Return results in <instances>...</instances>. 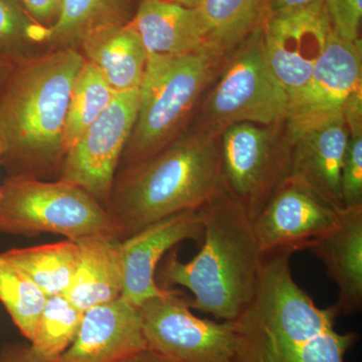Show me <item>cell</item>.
Wrapping results in <instances>:
<instances>
[{
    "instance_id": "d590c367",
    "label": "cell",
    "mask_w": 362,
    "mask_h": 362,
    "mask_svg": "<svg viewBox=\"0 0 362 362\" xmlns=\"http://www.w3.org/2000/svg\"><path fill=\"white\" fill-rule=\"evenodd\" d=\"M0 153H1V150H0Z\"/></svg>"
},
{
    "instance_id": "2e32d148",
    "label": "cell",
    "mask_w": 362,
    "mask_h": 362,
    "mask_svg": "<svg viewBox=\"0 0 362 362\" xmlns=\"http://www.w3.org/2000/svg\"><path fill=\"white\" fill-rule=\"evenodd\" d=\"M349 139L344 117H339L311 128L289 143V175L337 209H343L340 176Z\"/></svg>"
},
{
    "instance_id": "83f0119b",
    "label": "cell",
    "mask_w": 362,
    "mask_h": 362,
    "mask_svg": "<svg viewBox=\"0 0 362 362\" xmlns=\"http://www.w3.org/2000/svg\"><path fill=\"white\" fill-rule=\"evenodd\" d=\"M340 185L343 209L362 206V131L349 133Z\"/></svg>"
},
{
    "instance_id": "603a6c76",
    "label": "cell",
    "mask_w": 362,
    "mask_h": 362,
    "mask_svg": "<svg viewBox=\"0 0 362 362\" xmlns=\"http://www.w3.org/2000/svg\"><path fill=\"white\" fill-rule=\"evenodd\" d=\"M1 255L21 269L47 297L66 294L80 257L77 243L70 240L11 249Z\"/></svg>"
},
{
    "instance_id": "f546056e",
    "label": "cell",
    "mask_w": 362,
    "mask_h": 362,
    "mask_svg": "<svg viewBox=\"0 0 362 362\" xmlns=\"http://www.w3.org/2000/svg\"><path fill=\"white\" fill-rule=\"evenodd\" d=\"M26 13L39 23L49 28L58 21L63 0H21Z\"/></svg>"
},
{
    "instance_id": "4fadbf2b",
    "label": "cell",
    "mask_w": 362,
    "mask_h": 362,
    "mask_svg": "<svg viewBox=\"0 0 362 362\" xmlns=\"http://www.w3.org/2000/svg\"><path fill=\"white\" fill-rule=\"evenodd\" d=\"M339 209L324 202L311 188L288 175L258 216L252 230L263 256L271 252L306 250L316 238L332 230Z\"/></svg>"
},
{
    "instance_id": "6da1fadb",
    "label": "cell",
    "mask_w": 362,
    "mask_h": 362,
    "mask_svg": "<svg viewBox=\"0 0 362 362\" xmlns=\"http://www.w3.org/2000/svg\"><path fill=\"white\" fill-rule=\"evenodd\" d=\"M292 251L265 255L251 303L235 319L233 362H345L356 332H338L337 307L319 308L293 278Z\"/></svg>"
},
{
    "instance_id": "cb8c5ba5",
    "label": "cell",
    "mask_w": 362,
    "mask_h": 362,
    "mask_svg": "<svg viewBox=\"0 0 362 362\" xmlns=\"http://www.w3.org/2000/svg\"><path fill=\"white\" fill-rule=\"evenodd\" d=\"M83 316L84 311L71 303L66 295L47 297L28 341L35 354L45 361H59L77 337Z\"/></svg>"
},
{
    "instance_id": "d6986e66",
    "label": "cell",
    "mask_w": 362,
    "mask_h": 362,
    "mask_svg": "<svg viewBox=\"0 0 362 362\" xmlns=\"http://www.w3.org/2000/svg\"><path fill=\"white\" fill-rule=\"evenodd\" d=\"M131 25L148 54L181 56L206 51L197 8L170 0H140Z\"/></svg>"
},
{
    "instance_id": "277c9868",
    "label": "cell",
    "mask_w": 362,
    "mask_h": 362,
    "mask_svg": "<svg viewBox=\"0 0 362 362\" xmlns=\"http://www.w3.org/2000/svg\"><path fill=\"white\" fill-rule=\"evenodd\" d=\"M223 190L220 142L195 130L117 171L106 209L125 240L173 214L201 209Z\"/></svg>"
},
{
    "instance_id": "e0dca14e",
    "label": "cell",
    "mask_w": 362,
    "mask_h": 362,
    "mask_svg": "<svg viewBox=\"0 0 362 362\" xmlns=\"http://www.w3.org/2000/svg\"><path fill=\"white\" fill-rule=\"evenodd\" d=\"M306 250L313 252L337 284L339 315L362 306V206L339 209L337 226L316 238Z\"/></svg>"
},
{
    "instance_id": "44dd1931",
    "label": "cell",
    "mask_w": 362,
    "mask_h": 362,
    "mask_svg": "<svg viewBox=\"0 0 362 362\" xmlns=\"http://www.w3.org/2000/svg\"><path fill=\"white\" fill-rule=\"evenodd\" d=\"M138 6L137 0H63L58 21L47 28L45 49H78L90 33L131 23Z\"/></svg>"
},
{
    "instance_id": "7c38bea8",
    "label": "cell",
    "mask_w": 362,
    "mask_h": 362,
    "mask_svg": "<svg viewBox=\"0 0 362 362\" xmlns=\"http://www.w3.org/2000/svg\"><path fill=\"white\" fill-rule=\"evenodd\" d=\"M331 33L332 25L324 0L303 8L265 16L266 59L289 99L308 82Z\"/></svg>"
},
{
    "instance_id": "4316f807",
    "label": "cell",
    "mask_w": 362,
    "mask_h": 362,
    "mask_svg": "<svg viewBox=\"0 0 362 362\" xmlns=\"http://www.w3.org/2000/svg\"><path fill=\"white\" fill-rule=\"evenodd\" d=\"M47 296L18 267L0 254V302L30 341Z\"/></svg>"
},
{
    "instance_id": "8d00e7d4",
    "label": "cell",
    "mask_w": 362,
    "mask_h": 362,
    "mask_svg": "<svg viewBox=\"0 0 362 362\" xmlns=\"http://www.w3.org/2000/svg\"><path fill=\"white\" fill-rule=\"evenodd\" d=\"M170 1H173V0H170Z\"/></svg>"
},
{
    "instance_id": "ba28073f",
    "label": "cell",
    "mask_w": 362,
    "mask_h": 362,
    "mask_svg": "<svg viewBox=\"0 0 362 362\" xmlns=\"http://www.w3.org/2000/svg\"><path fill=\"white\" fill-rule=\"evenodd\" d=\"M276 126L242 122L223 131V185L251 220L289 175L290 145L279 139Z\"/></svg>"
},
{
    "instance_id": "836d02e7",
    "label": "cell",
    "mask_w": 362,
    "mask_h": 362,
    "mask_svg": "<svg viewBox=\"0 0 362 362\" xmlns=\"http://www.w3.org/2000/svg\"><path fill=\"white\" fill-rule=\"evenodd\" d=\"M14 66H16L14 64L0 57V88L4 84L8 76L11 75Z\"/></svg>"
},
{
    "instance_id": "9a60e30c",
    "label": "cell",
    "mask_w": 362,
    "mask_h": 362,
    "mask_svg": "<svg viewBox=\"0 0 362 362\" xmlns=\"http://www.w3.org/2000/svg\"><path fill=\"white\" fill-rule=\"evenodd\" d=\"M147 349L139 309L120 297L84 312L77 337L58 362H121Z\"/></svg>"
},
{
    "instance_id": "484cf974",
    "label": "cell",
    "mask_w": 362,
    "mask_h": 362,
    "mask_svg": "<svg viewBox=\"0 0 362 362\" xmlns=\"http://www.w3.org/2000/svg\"><path fill=\"white\" fill-rule=\"evenodd\" d=\"M47 28L30 16L21 0H0V57L14 65L47 52Z\"/></svg>"
},
{
    "instance_id": "d4e9b609",
    "label": "cell",
    "mask_w": 362,
    "mask_h": 362,
    "mask_svg": "<svg viewBox=\"0 0 362 362\" xmlns=\"http://www.w3.org/2000/svg\"><path fill=\"white\" fill-rule=\"evenodd\" d=\"M115 95L101 73L84 61L69 100L65 134L66 151L106 110Z\"/></svg>"
},
{
    "instance_id": "9c48e42d",
    "label": "cell",
    "mask_w": 362,
    "mask_h": 362,
    "mask_svg": "<svg viewBox=\"0 0 362 362\" xmlns=\"http://www.w3.org/2000/svg\"><path fill=\"white\" fill-rule=\"evenodd\" d=\"M147 347L173 362H233V321L202 319L190 311L187 299L171 290L139 307Z\"/></svg>"
},
{
    "instance_id": "4dcf8cb0",
    "label": "cell",
    "mask_w": 362,
    "mask_h": 362,
    "mask_svg": "<svg viewBox=\"0 0 362 362\" xmlns=\"http://www.w3.org/2000/svg\"><path fill=\"white\" fill-rule=\"evenodd\" d=\"M0 362H58L49 361L35 354L30 343L11 342L0 347Z\"/></svg>"
},
{
    "instance_id": "e575fe53",
    "label": "cell",
    "mask_w": 362,
    "mask_h": 362,
    "mask_svg": "<svg viewBox=\"0 0 362 362\" xmlns=\"http://www.w3.org/2000/svg\"><path fill=\"white\" fill-rule=\"evenodd\" d=\"M173 1L177 2V4H181V6L192 7V8H194L199 6V1L201 0H173Z\"/></svg>"
},
{
    "instance_id": "5bb4252c",
    "label": "cell",
    "mask_w": 362,
    "mask_h": 362,
    "mask_svg": "<svg viewBox=\"0 0 362 362\" xmlns=\"http://www.w3.org/2000/svg\"><path fill=\"white\" fill-rule=\"evenodd\" d=\"M202 238L204 223L201 207L156 221L123 240L122 297L139 307L151 298L168 295L171 290L163 289L156 282L157 266L161 259L183 240L201 243Z\"/></svg>"
},
{
    "instance_id": "d6a6232c",
    "label": "cell",
    "mask_w": 362,
    "mask_h": 362,
    "mask_svg": "<svg viewBox=\"0 0 362 362\" xmlns=\"http://www.w3.org/2000/svg\"><path fill=\"white\" fill-rule=\"evenodd\" d=\"M121 362H173L166 357L156 354L153 350L147 349L138 352L134 356L128 357L125 361Z\"/></svg>"
},
{
    "instance_id": "8fae6325",
    "label": "cell",
    "mask_w": 362,
    "mask_h": 362,
    "mask_svg": "<svg viewBox=\"0 0 362 362\" xmlns=\"http://www.w3.org/2000/svg\"><path fill=\"white\" fill-rule=\"evenodd\" d=\"M362 93L361 40L349 42L333 30L303 89L290 98L286 114L288 143L333 119L344 117L352 98Z\"/></svg>"
},
{
    "instance_id": "7a4b0ae2",
    "label": "cell",
    "mask_w": 362,
    "mask_h": 362,
    "mask_svg": "<svg viewBox=\"0 0 362 362\" xmlns=\"http://www.w3.org/2000/svg\"><path fill=\"white\" fill-rule=\"evenodd\" d=\"M84 61L78 49H56L14 66L0 88V166L7 176L58 180L69 100Z\"/></svg>"
},
{
    "instance_id": "f1b7e54d",
    "label": "cell",
    "mask_w": 362,
    "mask_h": 362,
    "mask_svg": "<svg viewBox=\"0 0 362 362\" xmlns=\"http://www.w3.org/2000/svg\"><path fill=\"white\" fill-rule=\"evenodd\" d=\"M333 30L342 39L358 42L362 0H324Z\"/></svg>"
},
{
    "instance_id": "52a82bcc",
    "label": "cell",
    "mask_w": 362,
    "mask_h": 362,
    "mask_svg": "<svg viewBox=\"0 0 362 362\" xmlns=\"http://www.w3.org/2000/svg\"><path fill=\"white\" fill-rule=\"evenodd\" d=\"M237 47L207 99L202 132L216 135L233 124L274 126L285 121L289 98L267 61L263 23Z\"/></svg>"
},
{
    "instance_id": "1f68e13d",
    "label": "cell",
    "mask_w": 362,
    "mask_h": 362,
    "mask_svg": "<svg viewBox=\"0 0 362 362\" xmlns=\"http://www.w3.org/2000/svg\"><path fill=\"white\" fill-rule=\"evenodd\" d=\"M318 1L320 0H270L266 16L303 8Z\"/></svg>"
},
{
    "instance_id": "3957f363",
    "label": "cell",
    "mask_w": 362,
    "mask_h": 362,
    "mask_svg": "<svg viewBox=\"0 0 362 362\" xmlns=\"http://www.w3.org/2000/svg\"><path fill=\"white\" fill-rule=\"evenodd\" d=\"M204 238L201 251L189 262L171 252L156 282L194 294L190 308L235 321L251 303L258 287L264 256L245 209L225 190L202 207Z\"/></svg>"
},
{
    "instance_id": "ffe728a7",
    "label": "cell",
    "mask_w": 362,
    "mask_h": 362,
    "mask_svg": "<svg viewBox=\"0 0 362 362\" xmlns=\"http://www.w3.org/2000/svg\"><path fill=\"white\" fill-rule=\"evenodd\" d=\"M77 245L80 257L66 298L85 312L122 297V240L90 237Z\"/></svg>"
},
{
    "instance_id": "7402d4cb",
    "label": "cell",
    "mask_w": 362,
    "mask_h": 362,
    "mask_svg": "<svg viewBox=\"0 0 362 362\" xmlns=\"http://www.w3.org/2000/svg\"><path fill=\"white\" fill-rule=\"evenodd\" d=\"M270 0H201L195 7L204 28L206 51L223 57L265 20Z\"/></svg>"
},
{
    "instance_id": "ac0fdd59",
    "label": "cell",
    "mask_w": 362,
    "mask_h": 362,
    "mask_svg": "<svg viewBox=\"0 0 362 362\" xmlns=\"http://www.w3.org/2000/svg\"><path fill=\"white\" fill-rule=\"evenodd\" d=\"M78 49L85 61L101 73L116 94L139 89L148 52L130 23L90 33Z\"/></svg>"
},
{
    "instance_id": "30bf717a",
    "label": "cell",
    "mask_w": 362,
    "mask_h": 362,
    "mask_svg": "<svg viewBox=\"0 0 362 362\" xmlns=\"http://www.w3.org/2000/svg\"><path fill=\"white\" fill-rule=\"evenodd\" d=\"M137 109L138 90L117 93L106 110L66 151L57 180L83 188L106 207Z\"/></svg>"
},
{
    "instance_id": "8992f818",
    "label": "cell",
    "mask_w": 362,
    "mask_h": 362,
    "mask_svg": "<svg viewBox=\"0 0 362 362\" xmlns=\"http://www.w3.org/2000/svg\"><path fill=\"white\" fill-rule=\"evenodd\" d=\"M0 233H54L75 243L90 237L123 240L106 207L83 188L21 176H7L0 185Z\"/></svg>"
},
{
    "instance_id": "5b68a950",
    "label": "cell",
    "mask_w": 362,
    "mask_h": 362,
    "mask_svg": "<svg viewBox=\"0 0 362 362\" xmlns=\"http://www.w3.org/2000/svg\"><path fill=\"white\" fill-rule=\"evenodd\" d=\"M218 59L209 51L148 54L138 89L134 127L118 170L154 156L183 132Z\"/></svg>"
}]
</instances>
